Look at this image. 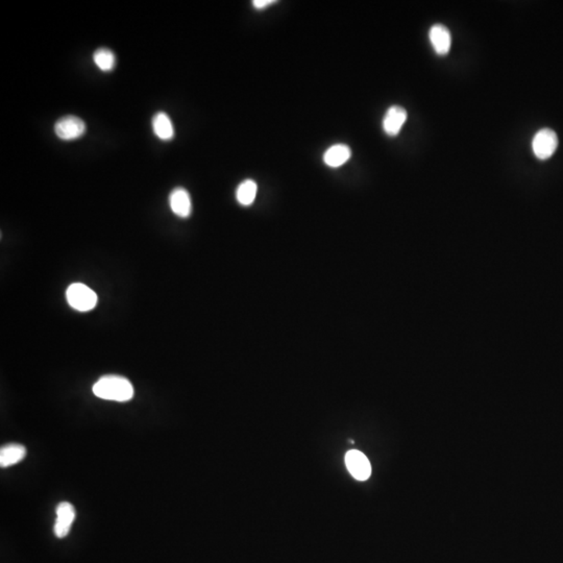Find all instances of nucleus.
<instances>
[{
    "label": "nucleus",
    "instance_id": "nucleus-1",
    "mask_svg": "<svg viewBox=\"0 0 563 563\" xmlns=\"http://www.w3.org/2000/svg\"><path fill=\"white\" fill-rule=\"evenodd\" d=\"M93 394L102 400L128 402L134 396V388L125 378L109 375L100 378L94 384Z\"/></svg>",
    "mask_w": 563,
    "mask_h": 563
},
{
    "label": "nucleus",
    "instance_id": "nucleus-2",
    "mask_svg": "<svg viewBox=\"0 0 563 563\" xmlns=\"http://www.w3.org/2000/svg\"><path fill=\"white\" fill-rule=\"evenodd\" d=\"M66 296L68 304L81 312L92 310L98 304V295L95 292L81 283H75L69 286Z\"/></svg>",
    "mask_w": 563,
    "mask_h": 563
},
{
    "label": "nucleus",
    "instance_id": "nucleus-3",
    "mask_svg": "<svg viewBox=\"0 0 563 563\" xmlns=\"http://www.w3.org/2000/svg\"><path fill=\"white\" fill-rule=\"evenodd\" d=\"M558 146V137L551 129H543L537 132L532 141V149L535 157L547 160L555 153Z\"/></svg>",
    "mask_w": 563,
    "mask_h": 563
},
{
    "label": "nucleus",
    "instance_id": "nucleus-4",
    "mask_svg": "<svg viewBox=\"0 0 563 563\" xmlns=\"http://www.w3.org/2000/svg\"><path fill=\"white\" fill-rule=\"evenodd\" d=\"M54 132L60 139L75 140L86 133V125L79 117L65 116L56 121Z\"/></svg>",
    "mask_w": 563,
    "mask_h": 563
},
{
    "label": "nucleus",
    "instance_id": "nucleus-5",
    "mask_svg": "<svg viewBox=\"0 0 563 563\" xmlns=\"http://www.w3.org/2000/svg\"><path fill=\"white\" fill-rule=\"evenodd\" d=\"M346 463L348 472L359 481H365L371 474V466L364 454L357 449L348 452L346 455Z\"/></svg>",
    "mask_w": 563,
    "mask_h": 563
},
{
    "label": "nucleus",
    "instance_id": "nucleus-6",
    "mask_svg": "<svg viewBox=\"0 0 563 563\" xmlns=\"http://www.w3.org/2000/svg\"><path fill=\"white\" fill-rule=\"evenodd\" d=\"M75 518V509L68 502H62L56 507V520L54 523V534L59 539H64L70 531L71 525Z\"/></svg>",
    "mask_w": 563,
    "mask_h": 563
},
{
    "label": "nucleus",
    "instance_id": "nucleus-7",
    "mask_svg": "<svg viewBox=\"0 0 563 563\" xmlns=\"http://www.w3.org/2000/svg\"><path fill=\"white\" fill-rule=\"evenodd\" d=\"M407 117V111L402 107H390L383 118V130L386 135L390 137L398 136L406 123Z\"/></svg>",
    "mask_w": 563,
    "mask_h": 563
},
{
    "label": "nucleus",
    "instance_id": "nucleus-8",
    "mask_svg": "<svg viewBox=\"0 0 563 563\" xmlns=\"http://www.w3.org/2000/svg\"><path fill=\"white\" fill-rule=\"evenodd\" d=\"M429 39L439 56H445L451 50L452 36L447 26L443 24H435L429 31Z\"/></svg>",
    "mask_w": 563,
    "mask_h": 563
},
{
    "label": "nucleus",
    "instance_id": "nucleus-9",
    "mask_svg": "<svg viewBox=\"0 0 563 563\" xmlns=\"http://www.w3.org/2000/svg\"><path fill=\"white\" fill-rule=\"evenodd\" d=\"M170 209L180 218H187L192 211L190 194L184 188H176L169 196Z\"/></svg>",
    "mask_w": 563,
    "mask_h": 563
},
{
    "label": "nucleus",
    "instance_id": "nucleus-10",
    "mask_svg": "<svg viewBox=\"0 0 563 563\" xmlns=\"http://www.w3.org/2000/svg\"><path fill=\"white\" fill-rule=\"evenodd\" d=\"M352 157V151L346 144H335L327 149L323 155L325 165L332 168L340 167Z\"/></svg>",
    "mask_w": 563,
    "mask_h": 563
},
{
    "label": "nucleus",
    "instance_id": "nucleus-11",
    "mask_svg": "<svg viewBox=\"0 0 563 563\" xmlns=\"http://www.w3.org/2000/svg\"><path fill=\"white\" fill-rule=\"evenodd\" d=\"M26 455V449L22 445L18 443H10L4 445L0 449V466L1 468H8L19 463L24 459Z\"/></svg>",
    "mask_w": 563,
    "mask_h": 563
},
{
    "label": "nucleus",
    "instance_id": "nucleus-12",
    "mask_svg": "<svg viewBox=\"0 0 563 563\" xmlns=\"http://www.w3.org/2000/svg\"><path fill=\"white\" fill-rule=\"evenodd\" d=\"M153 130L159 139L169 141L174 137V128L166 113L159 112L153 116Z\"/></svg>",
    "mask_w": 563,
    "mask_h": 563
},
{
    "label": "nucleus",
    "instance_id": "nucleus-13",
    "mask_svg": "<svg viewBox=\"0 0 563 563\" xmlns=\"http://www.w3.org/2000/svg\"><path fill=\"white\" fill-rule=\"evenodd\" d=\"M258 193V185L255 180H245L236 190V199L241 206H251L255 201Z\"/></svg>",
    "mask_w": 563,
    "mask_h": 563
},
{
    "label": "nucleus",
    "instance_id": "nucleus-14",
    "mask_svg": "<svg viewBox=\"0 0 563 563\" xmlns=\"http://www.w3.org/2000/svg\"><path fill=\"white\" fill-rule=\"evenodd\" d=\"M94 63L102 71H111L114 69L116 58L114 52L108 48H100L93 54Z\"/></svg>",
    "mask_w": 563,
    "mask_h": 563
},
{
    "label": "nucleus",
    "instance_id": "nucleus-15",
    "mask_svg": "<svg viewBox=\"0 0 563 563\" xmlns=\"http://www.w3.org/2000/svg\"><path fill=\"white\" fill-rule=\"evenodd\" d=\"M275 2H276V0H255V1H253V6L257 10H264L268 6L274 4Z\"/></svg>",
    "mask_w": 563,
    "mask_h": 563
}]
</instances>
